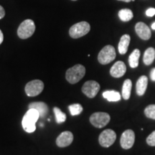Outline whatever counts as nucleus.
<instances>
[{"label":"nucleus","mask_w":155,"mask_h":155,"mask_svg":"<svg viewBox=\"0 0 155 155\" xmlns=\"http://www.w3.org/2000/svg\"><path fill=\"white\" fill-rule=\"evenodd\" d=\"M148 85V78L146 75H141L137 81L136 84V91L138 96H143L146 92Z\"/></svg>","instance_id":"14"},{"label":"nucleus","mask_w":155,"mask_h":155,"mask_svg":"<svg viewBox=\"0 0 155 155\" xmlns=\"http://www.w3.org/2000/svg\"><path fill=\"white\" fill-rule=\"evenodd\" d=\"M3 40H4V35H3L2 32V30H0V45L2 43Z\"/></svg>","instance_id":"29"},{"label":"nucleus","mask_w":155,"mask_h":155,"mask_svg":"<svg viewBox=\"0 0 155 155\" xmlns=\"http://www.w3.org/2000/svg\"><path fill=\"white\" fill-rule=\"evenodd\" d=\"M110 115L105 112H96L90 116V122L94 127L101 129L109 123Z\"/></svg>","instance_id":"6"},{"label":"nucleus","mask_w":155,"mask_h":155,"mask_svg":"<svg viewBox=\"0 0 155 155\" xmlns=\"http://www.w3.org/2000/svg\"><path fill=\"white\" fill-rule=\"evenodd\" d=\"M68 109L70 111V113L72 116H77L79 115L81 112L83 111V106L79 104H71L68 106Z\"/></svg>","instance_id":"23"},{"label":"nucleus","mask_w":155,"mask_h":155,"mask_svg":"<svg viewBox=\"0 0 155 155\" xmlns=\"http://www.w3.org/2000/svg\"><path fill=\"white\" fill-rule=\"evenodd\" d=\"M5 16V9H4L3 7L0 5V19H2Z\"/></svg>","instance_id":"28"},{"label":"nucleus","mask_w":155,"mask_h":155,"mask_svg":"<svg viewBox=\"0 0 155 155\" xmlns=\"http://www.w3.org/2000/svg\"><path fill=\"white\" fill-rule=\"evenodd\" d=\"M155 59V50L153 48H149L144 52L143 62L146 65H150Z\"/></svg>","instance_id":"17"},{"label":"nucleus","mask_w":155,"mask_h":155,"mask_svg":"<svg viewBox=\"0 0 155 155\" xmlns=\"http://www.w3.org/2000/svg\"><path fill=\"white\" fill-rule=\"evenodd\" d=\"M116 50L112 45H106L101 50L98 55V62L102 65H107L116 58Z\"/></svg>","instance_id":"5"},{"label":"nucleus","mask_w":155,"mask_h":155,"mask_svg":"<svg viewBox=\"0 0 155 155\" xmlns=\"http://www.w3.org/2000/svg\"><path fill=\"white\" fill-rule=\"evenodd\" d=\"M86 74V68L81 64H77L66 71L65 78L71 84L79 82Z\"/></svg>","instance_id":"2"},{"label":"nucleus","mask_w":155,"mask_h":155,"mask_svg":"<svg viewBox=\"0 0 155 155\" xmlns=\"http://www.w3.org/2000/svg\"><path fill=\"white\" fill-rule=\"evenodd\" d=\"M91 26L87 22H81L73 25L69 30V35L72 38L77 39L86 35L90 32Z\"/></svg>","instance_id":"4"},{"label":"nucleus","mask_w":155,"mask_h":155,"mask_svg":"<svg viewBox=\"0 0 155 155\" xmlns=\"http://www.w3.org/2000/svg\"><path fill=\"white\" fill-rule=\"evenodd\" d=\"M147 143L150 146L155 147V131L148 136V137L147 138Z\"/></svg>","instance_id":"25"},{"label":"nucleus","mask_w":155,"mask_h":155,"mask_svg":"<svg viewBox=\"0 0 155 155\" xmlns=\"http://www.w3.org/2000/svg\"><path fill=\"white\" fill-rule=\"evenodd\" d=\"M131 1H132V2H134V1H135V0H131Z\"/></svg>","instance_id":"32"},{"label":"nucleus","mask_w":155,"mask_h":155,"mask_svg":"<svg viewBox=\"0 0 155 155\" xmlns=\"http://www.w3.org/2000/svg\"><path fill=\"white\" fill-rule=\"evenodd\" d=\"M44 89V83L40 80H34L27 83L25 92L28 96L34 97L41 94Z\"/></svg>","instance_id":"7"},{"label":"nucleus","mask_w":155,"mask_h":155,"mask_svg":"<svg viewBox=\"0 0 155 155\" xmlns=\"http://www.w3.org/2000/svg\"><path fill=\"white\" fill-rule=\"evenodd\" d=\"M127 71L125 63L122 61H117L113 65L110 70V74L114 78H121Z\"/></svg>","instance_id":"13"},{"label":"nucleus","mask_w":155,"mask_h":155,"mask_svg":"<svg viewBox=\"0 0 155 155\" xmlns=\"http://www.w3.org/2000/svg\"><path fill=\"white\" fill-rule=\"evenodd\" d=\"M150 78L152 81H155V68L151 70L150 72Z\"/></svg>","instance_id":"27"},{"label":"nucleus","mask_w":155,"mask_h":155,"mask_svg":"<svg viewBox=\"0 0 155 155\" xmlns=\"http://www.w3.org/2000/svg\"><path fill=\"white\" fill-rule=\"evenodd\" d=\"M135 31L137 32V35L144 40H150L151 36H152V32H151L150 29L144 22H139L137 23L135 26Z\"/></svg>","instance_id":"11"},{"label":"nucleus","mask_w":155,"mask_h":155,"mask_svg":"<svg viewBox=\"0 0 155 155\" xmlns=\"http://www.w3.org/2000/svg\"><path fill=\"white\" fill-rule=\"evenodd\" d=\"M119 17L123 22H129L133 18L132 11L129 9H122L119 12Z\"/></svg>","instance_id":"21"},{"label":"nucleus","mask_w":155,"mask_h":155,"mask_svg":"<svg viewBox=\"0 0 155 155\" xmlns=\"http://www.w3.org/2000/svg\"><path fill=\"white\" fill-rule=\"evenodd\" d=\"M100 85L95 81H88L83 84L82 92L90 98H94L100 91Z\"/></svg>","instance_id":"9"},{"label":"nucleus","mask_w":155,"mask_h":155,"mask_svg":"<svg viewBox=\"0 0 155 155\" xmlns=\"http://www.w3.org/2000/svg\"><path fill=\"white\" fill-rule=\"evenodd\" d=\"M146 15L148 17H153L155 15V8H150L146 12Z\"/></svg>","instance_id":"26"},{"label":"nucleus","mask_w":155,"mask_h":155,"mask_svg":"<svg viewBox=\"0 0 155 155\" xmlns=\"http://www.w3.org/2000/svg\"><path fill=\"white\" fill-rule=\"evenodd\" d=\"M135 141V134L134 131L131 129H127L122 134L120 144L123 149L124 150H129L133 147Z\"/></svg>","instance_id":"10"},{"label":"nucleus","mask_w":155,"mask_h":155,"mask_svg":"<svg viewBox=\"0 0 155 155\" xmlns=\"http://www.w3.org/2000/svg\"><path fill=\"white\" fill-rule=\"evenodd\" d=\"M152 29H153V30H155V22H154L152 25Z\"/></svg>","instance_id":"31"},{"label":"nucleus","mask_w":155,"mask_h":155,"mask_svg":"<svg viewBox=\"0 0 155 155\" xmlns=\"http://www.w3.org/2000/svg\"><path fill=\"white\" fill-rule=\"evenodd\" d=\"M29 108H35L40 114V117L44 118L47 116L49 111L48 106L44 102H32L29 105Z\"/></svg>","instance_id":"15"},{"label":"nucleus","mask_w":155,"mask_h":155,"mask_svg":"<svg viewBox=\"0 0 155 155\" xmlns=\"http://www.w3.org/2000/svg\"><path fill=\"white\" fill-rule=\"evenodd\" d=\"M140 50L139 49H135L132 53H131V55H129V63L131 68H136L138 67L139 65V60L140 58Z\"/></svg>","instance_id":"18"},{"label":"nucleus","mask_w":155,"mask_h":155,"mask_svg":"<svg viewBox=\"0 0 155 155\" xmlns=\"http://www.w3.org/2000/svg\"><path fill=\"white\" fill-rule=\"evenodd\" d=\"M73 141V134L71 131L62 132L56 139V144L59 147H66L71 144Z\"/></svg>","instance_id":"12"},{"label":"nucleus","mask_w":155,"mask_h":155,"mask_svg":"<svg viewBox=\"0 0 155 155\" xmlns=\"http://www.w3.org/2000/svg\"><path fill=\"white\" fill-rule=\"evenodd\" d=\"M131 38L129 35H124L120 39V41L118 46L119 52L121 55H124L127 53L128 48H129V43H130Z\"/></svg>","instance_id":"16"},{"label":"nucleus","mask_w":155,"mask_h":155,"mask_svg":"<svg viewBox=\"0 0 155 155\" xmlns=\"http://www.w3.org/2000/svg\"><path fill=\"white\" fill-rule=\"evenodd\" d=\"M35 31V25L32 19H26L19 25L17 35L21 39H28L34 34Z\"/></svg>","instance_id":"3"},{"label":"nucleus","mask_w":155,"mask_h":155,"mask_svg":"<svg viewBox=\"0 0 155 155\" xmlns=\"http://www.w3.org/2000/svg\"><path fill=\"white\" fill-rule=\"evenodd\" d=\"M73 1H76V0H73Z\"/></svg>","instance_id":"33"},{"label":"nucleus","mask_w":155,"mask_h":155,"mask_svg":"<svg viewBox=\"0 0 155 155\" xmlns=\"http://www.w3.org/2000/svg\"><path fill=\"white\" fill-rule=\"evenodd\" d=\"M103 97L108 101H119L121 100V95L116 91H106L103 93Z\"/></svg>","instance_id":"20"},{"label":"nucleus","mask_w":155,"mask_h":155,"mask_svg":"<svg viewBox=\"0 0 155 155\" xmlns=\"http://www.w3.org/2000/svg\"><path fill=\"white\" fill-rule=\"evenodd\" d=\"M131 88H132V82L130 79L125 80L124 82L123 87H122V97L124 98V99H129L131 96Z\"/></svg>","instance_id":"19"},{"label":"nucleus","mask_w":155,"mask_h":155,"mask_svg":"<svg viewBox=\"0 0 155 155\" xmlns=\"http://www.w3.org/2000/svg\"><path fill=\"white\" fill-rule=\"evenodd\" d=\"M40 117V114L35 108H29L27 113L23 116L22 125L25 131L32 133L36 129V122Z\"/></svg>","instance_id":"1"},{"label":"nucleus","mask_w":155,"mask_h":155,"mask_svg":"<svg viewBox=\"0 0 155 155\" xmlns=\"http://www.w3.org/2000/svg\"><path fill=\"white\" fill-rule=\"evenodd\" d=\"M118 1H122V2H130L131 0H118Z\"/></svg>","instance_id":"30"},{"label":"nucleus","mask_w":155,"mask_h":155,"mask_svg":"<svg viewBox=\"0 0 155 155\" xmlns=\"http://www.w3.org/2000/svg\"><path fill=\"white\" fill-rule=\"evenodd\" d=\"M144 114L149 119L155 120V104H151L144 109Z\"/></svg>","instance_id":"24"},{"label":"nucleus","mask_w":155,"mask_h":155,"mask_svg":"<svg viewBox=\"0 0 155 155\" xmlns=\"http://www.w3.org/2000/svg\"><path fill=\"white\" fill-rule=\"evenodd\" d=\"M116 134L112 129H106L101 133L98 138L99 144L103 147H109L115 142Z\"/></svg>","instance_id":"8"},{"label":"nucleus","mask_w":155,"mask_h":155,"mask_svg":"<svg viewBox=\"0 0 155 155\" xmlns=\"http://www.w3.org/2000/svg\"><path fill=\"white\" fill-rule=\"evenodd\" d=\"M53 111L54 113H55L57 123L61 124L63 123L64 121H65V120H66V115H65V114L63 113L59 108L55 107L53 108Z\"/></svg>","instance_id":"22"}]
</instances>
